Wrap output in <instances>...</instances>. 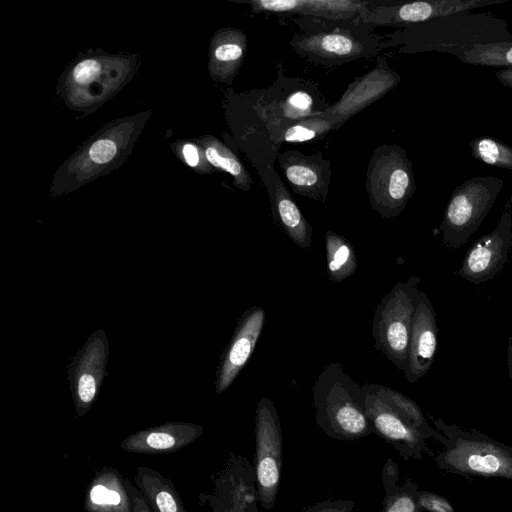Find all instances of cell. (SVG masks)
Instances as JSON below:
<instances>
[{
	"label": "cell",
	"mask_w": 512,
	"mask_h": 512,
	"mask_svg": "<svg viewBox=\"0 0 512 512\" xmlns=\"http://www.w3.org/2000/svg\"><path fill=\"white\" fill-rule=\"evenodd\" d=\"M365 391V412L373 433L391 444L405 460L431 458L435 453L426 441L434 439L441 444L446 437L426 420L418 404L401 392L384 385L368 383Z\"/></svg>",
	"instance_id": "cell-1"
},
{
	"label": "cell",
	"mask_w": 512,
	"mask_h": 512,
	"mask_svg": "<svg viewBox=\"0 0 512 512\" xmlns=\"http://www.w3.org/2000/svg\"><path fill=\"white\" fill-rule=\"evenodd\" d=\"M365 391L338 362L326 365L313 386L315 420L330 438L355 441L373 433L364 406Z\"/></svg>",
	"instance_id": "cell-2"
},
{
	"label": "cell",
	"mask_w": 512,
	"mask_h": 512,
	"mask_svg": "<svg viewBox=\"0 0 512 512\" xmlns=\"http://www.w3.org/2000/svg\"><path fill=\"white\" fill-rule=\"evenodd\" d=\"M446 440L444 449L432 458L444 471L468 480L473 477L512 480V447L476 429L463 430L442 418L431 417Z\"/></svg>",
	"instance_id": "cell-3"
},
{
	"label": "cell",
	"mask_w": 512,
	"mask_h": 512,
	"mask_svg": "<svg viewBox=\"0 0 512 512\" xmlns=\"http://www.w3.org/2000/svg\"><path fill=\"white\" fill-rule=\"evenodd\" d=\"M406 52L435 51L453 55L473 45L512 41L504 20L490 12L470 11L413 24L406 31Z\"/></svg>",
	"instance_id": "cell-4"
},
{
	"label": "cell",
	"mask_w": 512,
	"mask_h": 512,
	"mask_svg": "<svg viewBox=\"0 0 512 512\" xmlns=\"http://www.w3.org/2000/svg\"><path fill=\"white\" fill-rule=\"evenodd\" d=\"M373 210L389 219L400 215L416 191L412 163L405 150L395 144L379 146L373 152L366 179Z\"/></svg>",
	"instance_id": "cell-5"
},
{
	"label": "cell",
	"mask_w": 512,
	"mask_h": 512,
	"mask_svg": "<svg viewBox=\"0 0 512 512\" xmlns=\"http://www.w3.org/2000/svg\"><path fill=\"white\" fill-rule=\"evenodd\" d=\"M421 279L411 276L397 282L381 299L374 312L372 335L376 350L402 372L407 365L408 344Z\"/></svg>",
	"instance_id": "cell-6"
},
{
	"label": "cell",
	"mask_w": 512,
	"mask_h": 512,
	"mask_svg": "<svg viewBox=\"0 0 512 512\" xmlns=\"http://www.w3.org/2000/svg\"><path fill=\"white\" fill-rule=\"evenodd\" d=\"M503 187V179L496 176H475L457 186L450 195L438 228L443 245L456 249L466 244Z\"/></svg>",
	"instance_id": "cell-7"
},
{
	"label": "cell",
	"mask_w": 512,
	"mask_h": 512,
	"mask_svg": "<svg viewBox=\"0 0 512 512\" xmlns=\"http://www.w3.org/2000/svg\"><path fill=\"white\" fill-rule=\"evenodd\" d=\"M283 439L274 403L263 396L255 411V458L257 499L270 510L275 504L282 472Z\"/></svg>",
	"instance_id": "cell-8"
},
{
	"label": "cell",
	"mask_w": 512,
	"mask_h": 512,
	"mask_svg": "<svg viewBox=\"0 0 512 512\" xmlns=\"http://www.w3.org/2000/svg\"><path fill=\"white\" fill-rule=\"evenodd\" d=\"M212 480L211 491L199 494L212 512H259L254 466L244 456L230 452Z\"/></svg>",
	"instance_id": "cell-9"
},
{
	"label": "cell",
	"mask_w": 512,
	"mask_h": 512,
	"mask_svg": "<svg viewBox=\"0 0 512 512\" xmlns=\"http://www.w3.org/2000/svg\"><path fill=\"white\" fill-rule=\"evenodd\" d=\"M512 247V195L507 199L498 224L467 251L457 274L472 284L493 279L505 267Z\"/></svg>",
	"instance_id": "cell-10"
},
{
	"label": "cell",
	"mask_w": 512,
	"mask_h": 512,
	"mask_svg": "<svg viewBox=\"0 0 512 512\" xmlns=\"http://www.w3.org/2000/svg\"><path fill=\"white\" fill-rule=\"evenodd\" d=\"M364 32L342 26L318 29L295 35L291 44L300 55L315 62L343 64L374 52V39Z\"/></svg>",
	"instance_id": "cell-11"
},
{
	"label": "cell",
	"mask_w": 512,
	"mask_h": 512,
	"mask_svg": "<svg viewBox=\"0 0 512 512\" xmlns=\"http://www.w3.org/2000/svg\"><path fill=\"white\" fill-rule=\"evenodd\" d=\"M400 82V76L394 72L384 58L378 59V65L362 77L353 81L341 99L322 112L320 117L335 120L334 127L372 104Z\"/></svg>",
	"instance_id": "cell-12"
},
{
	"label": "cell",
	"mask_w": 512,
	"mask_h": 512,
	"mask_svg": "<svg viewBox=\"0 0 512 512\" xmlns=\"http://www.w3.org/2000/svg\"><path fill=\"white\" fill-rule=\"evenodd\" d=\"M438 343L436 314L428 296L420 291L412 321L407 365L403 371L408 383H415L431 368Z\"/></svg>",
	"instance_id": "cell-13"
},
{
	"label": "cell",
	"mask_w": 512,
	"mask_h": 512,
	"mask_svg": "<svg viewBox=\"0 0 512 512\" xmlns=\"http://www.w3.org/2000/svg\"><path fill=\"white\" fill-rule=\"evenodd\" d=\"M278 161L295 193L325 202L332 169L321 152L307 156L290 150L280 154Z\"/></svg>",
	"instance_id": "cell-14"
},
{
	"label": "cell",
	"mask_w": 512,
	"mask_h": 512,
	"mask_svg": "<svg viewBox=\"0 0 512 512\" xmlns=\"http://www.w3.org/2000/svg\"><path fill=\"white\" fill-rule=\"evenodd\" d=\"M265 322L261 306H252L242 315L227 347L218 373L217 392L225 391L254 352Z\"/></svg>",
	"instance_id": "cell-15"
},
{
	"label": "cell",
	"mask_w": 512,
	"mask_h": 512,
	"mask_svg": "<svg viewBox=\"0 0 512 512\" xmlns=\"http://www.w3.org/2000/svg\"><path fill=\"white\" fill-rule=\"evenodd\" d=\"M202 433L203 428L193 423H166L129 435L120 443V448L138 454H169L186 447Z\"/></svg>",
	"instance_id": "cell-16"
},
{
	"label": "cell",
	"mask_w": 512,
	"mask_h": 512,
	"mask_svg": "<svg viewBox=\"0 0 512 512\" xmlns=\"http://www.w3.org/2000/svg\"><path fill=\"white\" fill-rule=\"evenodd\" d=\"M86 512H132L126 479L114 467L97 469L83 501Z\"/></svg>",
	"instance_id": "cell-17"
},
{
	"label": "cell",
	"mask_w": 512,
	"mask_h": 512,
	"mask_svg": "<svg viewBox=\"0 0 512 512\" xmlns=\"http://www.w3.org/2000/svg\"><path fill=\"white\" fill-rule=\"evenodd\" d=\"M508 0H425L399 4L388 9L389 22L419 24L435 18L505 3Z\"/></svg>",
	"instance_id": "cell-18"
},
{
	"label": "cell",
	"mask_w": 512,
	"mask_h": 512,
	"mask_svg": "<svg viewBox=\"0 0 512 512\" xmlns=\"http://www.w3.org/2000/svg\"><path fill=\"white\" fill-rule=\"evenodd\" d=\"M256 11L299 13L305 16L343 20L363 13L367 3L353 0H252Z\"/></svg>",
	"instance_id": "cell-19"
},
{
	"label": "cell",
	"mask_w": 512,
	"mask_h": 512,
	"mask_svg": "<svg viewBox=\"0 0 512 512\" xmlns=\"http://www.w3.org/2000/svg\"><path fill=\"white\" fill-rule=\"evenodd\" d=\"M134 479L153 512H186L174 484L160 472L139 466Z\"/></svg>",
	"instance_id": "cell-20"
},
{
	"label": "cell",
	"mask_w": 512,
	"mask_h": 512,
	"mask_svg": "<svg viewBox=\"0 0 512 512\" xmlns=\"http://www.w3.org/2000/svg\"><path fill=\"white\" fill-rule=\"evenodd\" d=\"M272 214L290 240L300 248H309L312 227L278 179L274 194L271 193Z\"/></svg>",
	"instance_id": "cell-21"
},
{
	"label": "cell",
	"mask_w": 512,
	"mask_h": 512,
	"mask_svg": "<svg viewBox=\"0 0 512 512\" xmlns=\"http://www.w3.org/2000/svg\"><path fill=\"white\" fill-rule=\"evenodd\" d=\"M398 464L388 458L381 471L384 498L381 512H425L417 498L418 486L412 479L399 483Z\"/></svg>",
	"instance_id": "cell-22"
},
{
	"label": "cell",
	"mask_w": 512,
	"mask_h": 512,
	"mask_svg": "<svg viewBox=\"0 0 512 512\" xmlns=\"http://www.w3.org/2000/svg\"><path fill=\"white\" fill-rule=\"evenodd\" d=\"M325 251L327 274L330 280L343 282L355 273L357 269L356 252L346 238L333 231H327Z\"/></svg>",
	"instance_id": "cell-23"
},
{
	"label": "cell",
	"mask_w": 512,
	"mask_h": 512,
	"mask_svg": "<svg viewBox=\"0 0 512 512\" xmlns=\"http://www.w3.org/2000/svg\"><path fill=\"white\" fill-rule=\"evenodd\" d=\"M453 56L465 64L512 68V41L473 45Z\"/></svg>",
	"instance_id": "cell-24"
},
{
	"label": "cell",
	"mask_w": 512,
	"mask_h": 512,
	"mask_svg": "<svg viewBox=\"0 0 512 512\" xmlns=\"http://www.w3.org/2000/svg\"><path fill=\"white\" fill-rule=\"evenodd\" d=\"M246 47L245 34L239 30H230L213 49V60L224 74L233 76L244 59Z\"/></svg>",
	"instance_id": "cell-25"
},
{
	"label": "cell",
	"mask_w": 512,
	"mask_h": 512,
	"mask_svg": "<svg viewBox=\"0 0 512 512\" xmlns=\"http://www.w3.org/2000/svg\"><path fill=\"white\" fill-rule=\"evenodd\" d=\"M205 156L214 166L225 170L234 177V183L244 191L251 189L253 181L244 165L227 148L217 141L205 144Z\"/></svg>",
	"instance_id": "cell-26"
},
{
	"label": "cell",
	"mask_w": 512,
	"mask_h": 512,
	"mask_svg": "<svg viewBox=\"0 0 512 512\" xmlns=\"http://www.w3.org/2000/svg\"><path fill=\"white\" fill-rule=\"evenodd\" d=\"M472 156L489 166L512 170V147L489 137H476L469 141Z\"/></svg>",
	"instance_id": "cell-27"
},
{
	"label": "cell",
	"mask_w": 512,
	"mask_h": 512,
	"mask_svg": "<svg viewBox=\"0 0 512 512\" xmlns=\"http://www.w3.org/2000/svg\"><path fill=\"white\" fill-rule=\"evenodd\" d=\"M277 107L288 126L319 115L315 112L314 97L305 89H297L289 93L288 96L279 100Z\"/></svg>",
	"instance_id": "cell-28"
},
{
	"label": "cell",
	"mask_w": 512,
	"mask_h": 512,
	"mask_svg": "<svg viewBox=\"0 0 512 512\" xmlns=\"http://www.w3.org/2000/svg\"><path fill=\"white\" fill-rule=\"evenodd\" d=\"M334 124L323 117L316 116L300 120L289 125L282 134V140L289 143H301L317 137H323Z\"/></svg>",
	"instance_id": "cell-29"
},
{
	"label": "cell",
	"mask_w": 512,
	"mask_h": 512,
	"mask_svg": "<svg viewBox=\"0 0 512 512\" xmlns=\"http://www.w3.org/2000/svg\"><path fill=\"white\" fill-rule=\"evenodd\" d=\"M418 502L424 511L428 512H456L454 506L444 496L427 490H419Z\"/></svg>",
	"instance_id": "cell-30"
},
{
	"label": "cell",
	"mask_w": 512,
	"mask_h": 512,
	"mask_svg": "<svg viewBox=\"0 0 512 512\" xmlns=\"http://www.w3.org/2000/svg\"><path fill=\"white\" fill-rule=\"evenodd\" d=\"M357 504L350 499H325L319 501L302 512H356Z\"/></svg>",
	"instance_id": "cell-31"
},
{
	"label": "cell",
	"mask_w": 512,
	"mask_h": 512,
	"mask_svg": "<svg viewBox=\"0 0 512 512\" xmlns=\"http://www.w3.org/2000/svg\"><path fill=\"white\" fill-rule=\"evenodd\" d=\"M117 147L109 139H99L89 149L91 160L98 164H104L112 160L116 154Z\"/></svg>",
	"instance_id": "cell-32"
},
{
	"label": "cell",
	"mask_w": 512,
	"mask_h": 512,
	"mask_svg": "<svg viewBox=\"0 0 512 512\" xmlns=\"http://www.w3.org/2000/svg\"><path fill=\"white\" fill-rule=\"evenodd\" d=\"M99 73L100 64L94 59H87L76 65L73 78L76 83L85 85L97 78Z\"/></svg>",
	"instance_id": "cell-33"
},
{
	"label": "cell",
	"mask_w": 512,
	"mask_h": 512,
	"mask_svg": "<svg viewBox=\"0 0 512 512\" xmlns=\"http://www.w3.org/2000/svg\"><path fill=\"white\" fill-rule=\"evenodd\" d=\"M96 394V384L93 376L90 374H84L80 377L78 383V398L81 402L80 414L88 408Z\"/></svg>",
	"instance_id": "cell-34"
},
{
	"label": "cell",
	"mask_w": 512,
	"mask_h": 512,
	"mask_svg": "<svg viewBox=\"0 0 512 512\" xmlns=\"http://www.w3.org/2000/svg\"><path fill=\"white\" fill-rule=\"evenodd\" d=\"M129 496L132 503V512H153L137 487L126 479Z\"/></svg>",
	"instance_id": "cell-35"
},
{
	"label": "cell",
	"mask_w": 512,
	"mask_h": 512,
	"mask_svg": "<svg viewBox=\"0 0 512 512\" xmlns=\"http://www.w3.org/2000/svg\"><path fill=\"white\" fill-rule=\"evenodd\" d=\"M183 156L190 167H196L199 163L198 149L193 144H185L183 147Z\"/></svg>",
	"instance_id": "cell-36"
},
{
	"label": "cell",
	"mask_w": 512,
	"mask_h": 512,
	"mask_svg": "<svg viewBox=\"0 0 512 512\" xmlns=\"http://www.w3.org/2000/svg\"><path fill=\"white\" fill-rule=\"evenodd\" d=\"M496 78L502 85L512 88V68L500 69L496 72Z\"/></svg>",
	"instance_id": "cell-37"
},
{
	"label": "cell",
	"mask_w": 512,
	"mask_h": 512,
	"mask_svg": "<svg viewBox=\"0 0 512 512\" xmlns=\"http://www.w3.org/2000/svg\"><path fill=\"white\" fill-rule=\"evenodd\" d=\"M507 365H508L509 376L512 381V335L508 339Z\"/></svg>",
	"instance_id": "cell-38"
},
{
	"label": "cell",
	"mask_w": 512,
	"mask_h": 512,
	"mask_svg": "<svg viewBox=\"0 0 512 512\" xmlns=\"http://www.w3.org/2000/svg\"><path fill=\"white\" fill-rule=\"evenodd\" d=\"M377 512H381V511H377Z\"/></svg>",
	"instance_id": "cell-39"
}]
</instances>
